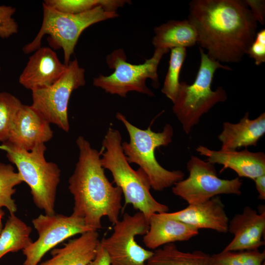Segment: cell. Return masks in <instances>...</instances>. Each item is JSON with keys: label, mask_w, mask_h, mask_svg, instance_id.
Instances as JSON below:
<instances>
[{"label": "cell", "mask_w": 265, "mask_h": 265, "mask_svg": "<svg viewBox=\"0 0 265 265\" xmlns=\"http://www.w3.org/2000/svg\"><path fill=\"white\" fill-rule=\"evenodd\" d=\"M187 19L199 48L219 63L241 61L257 33V22L241 0H192Z\"/></svg>", "instance_id": "obj_1"}, {"label": "cell", "mask_w": 265, "mask_h": 265, "mask_svg": "<svg viewBox=\"0 0 265 265\" xmlns=\"http://www.w3.org/2000/svg\"><path fill=\"white\" fill-rule=\"evenodd\" d=\"M78 161L69 179L68 188L74 200L72 214L83 219L94 231L102 228L106 216L115 224L123 208L121 189L113 186L106 177L101 162L102 150L93 148L83 136L76 140Z\"/></svg>", "instance_id": "obj_2"}, {"label": "cell", "mask_w": 265, "mask_h": 265, "mask_svg": "<svg viewBox=\"0 0 265 265\" xmlns=\"http://www.w3.org/2000/svg\"><path fill=\"white\" fill-rule=\"evenodd\" d=\"M101 162L112 174L113 183L122 192L125 205L143 214L149 223L156 213L168 212L169 207L155 199L150 192L149 179L141 168L134 170L127 161L122 146L119 131L109 127L102 141Z\"/></svg>", "instance_id": "obj_3"}, {"label": "cell", "mask_w": 265, "mask_h": 265, "mask_svg": "<svg viewBox=\"0 0 265 265\" xmlns=\"http://www.w3.org/2000/svg\"><path fill=\"white\" fill-rule=\"evenodd\" d=\"M116 117L125 126L130 137L129 142L122 143L126 159L129 163L139 166L147 176L151 188L162 191L184 179L185 174L182 171L166 169L155 157L156 148L166 146L172 141L174 131L170 124H166L162 132H156L150 127L142 130L135 127L120 112L116 113Z\"/></svg>", "instance_id": "obj_4"}, {"label": "cell", "mask_w": 265, "mask_h": 265, "mask_svg": "<svg viewBox=\"0 0 265 265\" xmlns=\"http://www.w3.org/2000/svg\"><path fill=\"white\" fill-rule=\"evenodd\" d=\"M0 150L5 152L9 161L17 167L23 182L29 187L36 206L45 214H55L61 170L55 163L46 159L45 144L27 151L6 141L0 144Z\"/></svg>", "instance_id": "obj_5"}, {"label": "cell", "mask_w": 265, "mask_h": 265, "mask_svg": "<svg viewBox=\"0 0 265 265\" xmlns=\"http://www.w3.org/2000/svg\"><path fill=\"white\" fill-rule=\"evenodd\" d=\"M200 64L194 81L191 84L180 82L172 110L182 125L185 133L188 134L198 124L201 117L218 103L227 99L225 90L218 86L212 89V84L216 70H232L231 68L223 65L211 59L199 48Z\"/></svg>", "instance_id": "obj_6"}, {"label": "cell", "mask_w": 265, "mask_h": 265, "mask_svg": "<svg viewBox=\"0 0 265 265\" xmlns=\"http://www.w3.org/2000/svg\"><path fill=\"white\" fill-rule=\"evenodd\" d=\"M43 17L41 27L32 41L23 48L26 54L35 52L41 47L45 35L55 49L61 48L64 54V64L68 66L74 53L78 39L86 28L92 25L118 16L117 12L106 10L99 6L89 11L76 14L58 11L42 3Z\"/></svg>", "instance_id": "obj_7"}, {"label": "cell", "mask_w": 265, "mask_h": 265, "mask_svg": "<svg viewBox=\"0 0 265 265\" xmlns=\"http://www.w3.org/2000/svg\"><path fill=\"white\" fill-rule=\"evenodd\" d=\"M169 50L155 48L153 56L144 63L132 64L127 61V56L122 49L114 50L106 57L110 69L114 72L110 75H102L93 79L94 86L101 88L106 93L126 97L128 92L136 91L150 97L154 94L146 85V81L150 79L152 85L158 88V68L164 54Z\"/></svg>", "instance_id": "obj_8"}, {"label": "cell", "mask_w": 265, "mask_h": 265, "mask_svg": "<svg viewBox=\"0 0 265 265\" xmlns=\"http://www.w3.org/2000/svg\"><path fill=\"white\" fill-rule=\"evenodd\" d=\"M85 84V70L78 60L70 61L60 78L50 86L32 92L30 106L50 124L68 132L70 124L68 107L74 90Z\"/></svg>", "instance_id": "obj_9"}, {"label": "cell", "mask_w": 265, "mask_h": 265, "mask_svg": "<svg viewBox=\"0 0 265 265\" xmlns=\"http://www.w3.org/2000/svg\"><path fill=\"white\" fill-rule=\"evenodd\" d=\"M189 175L175 183L172 187L174 194L186 201L188 205L205 202L221 194L241 193L242 181L219 178L214 164L195 156L187 162Z\"/></svg>", "instance_id": "obj_10"}, {"label": "cell", "mask_w": 265, "mask_h": 265, "mask_svg": "<svg viewBox=\"0 0 265 265\" xmlns=\"http://www.w3.org/2000/svg\"><path fill=\"white\" fill-rule=\"evenodd\" d=\"M149 228V223L141 212L133 215L125 213L122 219L114 224L111 235L100 240L110 265H146L153 251L138 244L135 237L145 235Z\"/></svg>", "instance_id": "obj_11"}, {"label": "cell", "mask_w": 265, "mask_h": 265, "mask_svg": "<svg viewBox=\"0 0 265 265\" xmlns=\"http://www.w3.org/2000/svg\"><path fill=\"white\" fill-rule=\"evenodd\" d=\"M38 238L23 249L26 257L23 265H38L43 257L65 240L78 234L94 231L83 218L72 214H40L32 220Z\"/></svg>", "instance_id": "obj_12"}, {"label": "cell", "mask_w": 265, "mask_h": 265, "mask_svg": "<svg viewBox=\"0 0 265 265\" xmlns=\"http://www.w3.org/2000/svg\"><path fill=\"white\" fill-rule=\"evenodd\" d=\"M67 67L52 49L41 47L29 58L19 82L31 91L47 87L60 78Z\"/></svg>", "instance_id": "obj_13"}, {"label": "cell", "mask_w": 265, "mask_h": 265, "mask_svg": "<svg viewBox=\"0 0 265 265\" xmlns=\"http://www.w3.org/2000/svg\"><path fill=\"white\" fill-rule=\"evenodd\" d=\"M265 211L258 213L250 207H245L241 213L229 221L228 232L234 235L232 240L222 250L237 251L257 250L264 245Z\"/></svg>", "instance_id": "obj_14"}, {"label": "cell", "mask_w": 265, "mask_h": 265, "mask_svg": "<svg viewBox=\"0 0 265 265\" xmlns=\"http://www.w3.org/2000/svg\"><path fill=\"white\" fill-rule=\"evenodd\" d=\"M53 136L50 124L30 106L23 105L11 129L8 140L14 145L29 151Z\"/></svg>", "instance_id": "obj_15"}, {"label": "cell", "mask_w": 265, "mask_h": 265, "mask_svg": "<svg viewBox=\"0 0 265 265\" xmlns=\"http://www.w3.org/2000/svg\"><path fill=\"white\" fill-rule=\"evenodd\" d=\"M196 150L200 155L207 157L209 162L222 165L221 172L230 168L238 177L253 180L265 174V154L263 152H252L246 148L239 151L213 150L203 145L198 146Z\"/></svg>", "instance_id": "obj_16"}, {"label": "cell", "mask_w": 265, "mask_h": 265, "mask_svg": "<svg viewBox=\"0 0 265 265\" xmlns=\"http://www.w3.org/2000/svg\"><path fill=\"white\" fill-rule=\"evenodd\" d=\"M164 213L198 229H211L222 233L228 232L229 220L219 196L203 203L189 204L179 211Z\"/></svg>", "instance_id": "obj_17"}, {"label": "cell", "mask_w": 265, "mask_h": 265, "mask_svg": "<svg viewBox=\"0 0 265 265\" xmlns=\"http://www.w3.org/2000/svg\"><path fill=\"white\" fill-rule=\"evenodd\" d=\"M149 228L143 242L151 249H157L166 244L187 241L198 235L199 229L166 216L164 212L153 214L149 220Z\"/></svg>", "instance_id": "obj_18"}, {"label": "cell", "mask_w": 265, "mask_h": 265, "mask_svg": "<svg viewBox=\"0 0 265 265\" xmlns=\"http://www.w3.org/2000/svg\"><path fill=\"white\" fill-rule=\"evenodd\" d=\"M249 116L247 112L238 123L223 122L222 130L217 136L221 143V150L233 151L242 147L257 145L265 133V113L254 119Z\"/></svg>", "instance_id": "obj_19"}, {"label": "cell", "mask_w": 265, "mask_h": 265, "mask_svg": "<svg viewBox=\"0 0 265 265\" xmlns=\"http://www.w3.org/2000/svg\"><path fill=\"white\" fill-rule=\"evenodd\" d=\"M100 243L97 231L87 232L62 247L51 250L52 257L38 265H88L95 257Z\"/></svg>", "instance_id": "obj_20"}, {"label": "cell", "mask_w": 265, "mask_h": 265, "mask_svg": "<svg viewBox=\"0 0 265 265\" xmlns=\"http://www.w3.org/2000/svg\"><path fill=\"white\" fill-rule=\"evenodd\" d=\"M154 32L152 44L155 48H186L197 43L196 29L188 19L169 21L156 27Z\"/></svg>", "instance_id": "obj_21"}, {"label": "cell", "mask_w": 265, "mask_h": 265, "mask_svg": "<svg viewBox=\"0 0 265 265\" xmlns=\"http://www.w3.org/2000/svg\"><path fill=\"white\" fill-rule=\"evenodd\" d=\"M146 265H212L211 255L201 250L184 252L174 243L153 251Z\"/></svg>", "instance_id": "obj_22"}, {"label": "cell", "mask_w": 265, "mask_h": 265, "mask_svg": "<svg viewBox=\"0 0 265 265\" xmlns=\"http://www.w3.org/2000/svg\"><path fill=\"white\" fill-rule=\"evenodd\" d=\"M31 228L15 214L8 216L0 236V259L9 252L23 250L32 241Z\"/></svg>", "instance_id": "obj_23"}, {"label": "cell", "mask_w": 265, "mask_h": 265, "mask_svg": "<svg viewBox=\"0 0 265 265\" xmlns=\"http://www.w3.org/2000/svg\"><path fill=\"white\" fill-rule=\"evenodd\" d=\"M43 2L58 11L76 14L89 11L99 6L108 11L116 12L118 8L131 1L126 0H46Z\"/></svg>", "instance_id": "obj_24"}, {"label": "cell", "mask_w": 265, "mask_h": 265, "mask_svg": "<svg viewBox=\"0 0 265 265\" xmlns=\"http://www.w3.org/2000/svg\"><path fill=\"white\" fill-rule=\"evenodd\" d=\"M23 182L11 164L0 162V208L5 207L10 214H15L17 206L12 195L16 192L15 186Z\"/></svg>", "instance_id": "obj_25"}, {"label": "cell", "mask_w": 265, "mask_h": 265, "mask_svg": "<svg viewBox=\"0 0 265 265\" xmlns=\"http://www.w3.org/2000/svg\"><path fill=\"white\" fill-rule=\"evenodd\" d=\"M186 56V48L171 49L168 71L161 91L172 103L175 101L179 90L180 74Z\"/></svg>", "instance_id": "obj_26"}, {"label": "cell", "mask_w": 265, "mask_h": 265, "mask_svg": "<svg viewBox=\"0 0 265 265\" xmlns=\"http://www.w3.org/2000/svg\"><path fill=\"white\" fill-rule=\"evenodd\" d=\"M23 105L11 93L0 92V142L8 141L12 127Z\"/></svg>", "instance_id": "obj_27"}, {"label": "cell", "mask_w": 265, "mask_h": 265, "mask_svg": "<svg viewBox=\"0 0 265 265\" xmlns=\"http://www.w3.org/2000/svg\"><path fill=\"white\" fill-rule=\"evenodd\" d=\"M265 252L258 249L223 251L211 255L212 265H264Z\"/></svg>", "instance_id": "obj_28"}, {"label": "cell", "mask_w": 265, "mask_h": 265, "mask_svg": "<svg viewBox=\"0 0 265 265\" xmlns=\"http://www.w3.org/2000/svg\"><path fill=\"white\" fill-rule=\"evenodd\" d=\"M15 8L11 6L0 5V37L8 38L18 32V25L13 16Z\"/></svg>", "instance_id": "obj_29"}, {"label": "cell", "mask_w": 265, "mask_h": 265, "mask_svg": "<svg viewBox=\"0 0 265 265\" xmlns=\"http://www.w3.org/2000/svg\"><path fill=\"white\" fill-rule=\"evenodd\" d=\"M247 54L253 58L256 65L265 62V29L257 32L255 39L250 45Z\"/></svg>", "instance_id": "obj_30"}, {"label": "cell", "mask_w": 265, "mask_h": 265, "mask_svg": "<svg viewBox=\"0 0 265 265\" xmlns=\"http://www.w3.org/2000/svg\"><path fill=\"white\" fill-rule=\"evenodd\" d=\"M248 6L256 21L262 25L265 23V0H243Z\"/></svg>", "instance_id": "obj_31"}, {"label": "cell", "mask_w": 265, "mask_h": 265, "mask_svg": "<svg viewBox=\"0 0 265 265\" xmlns=\"http://www.w3.org/2000/svg\"><path fill=\"white\" fill-rule=\"evenodd\" d=\"M88 265H110L108 255L100 243L97 248L95 257Z\"/></svg>", "instance_id": "obj_32"}, {"label": "cell", "mask_w": 265, "mask_h": 265, "mask_svg": "<svg viewBox=\"0 0 265 265\" xmlns=\"http://www.w3.org/2000/svg\"><path fill=\"white\" fill-rule=\"evenodd\" d=\"M255 186L258 193V198L265 200V174L256 178L254 180Z\"/></svg>", "instance_id": "obj_33"}, {"label": "cell", "mask_w": 265, "mask_h": 265, "mask_svg": "<svg viewBox=\"0 0 265 265\" xmlns=\"http://www.w3.org/2000/svg\"><path fill=\"white\" fill-rule=\"evenodd\" d=\"M4 215V212L1 209V208H0V236L3 228L2 226V220Z\"/></svg>", "instance_id": "obj_34"}, {"label": "cell", "mask_w": 265, "mask_h": 265, "mask_svg": "<svg viewBox=\"0 0 265 265\" xmlns=\"http://www.w3.org/2000/svg\"></svg>", "instance_id": "obj_35"}]
</instances>
